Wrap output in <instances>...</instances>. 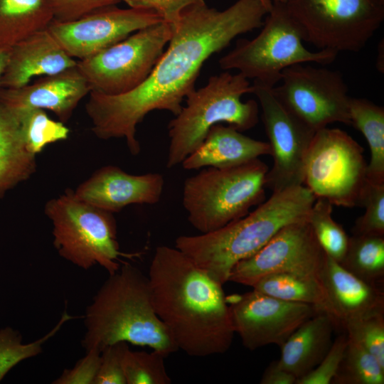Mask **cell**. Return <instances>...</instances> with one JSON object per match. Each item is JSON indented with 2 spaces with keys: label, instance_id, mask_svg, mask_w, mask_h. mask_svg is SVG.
Here are the masks:
<instances>
[{
  "label": "cell",
  "instance_id": "cell-41",
  "mask_svg": "<svg viewBox=\"0 0 384 384\" xmlns=\"http://www.w3.org/2000/svg\"><path fill=\"white\" fill-rule=\"evenodd\" d=\"M9 58V48H0V82Z\"/></svg>",
  "mask_w": 384,
  "mask_h": 384
},
{
  "label": "cell",
  "instance_id": "cell-4",
  "mask_svg": "<svg viewBox=\"0 0 384 384\" xmlns=\"http://www.w3.org/2000/svg\"><path fill=\"white\" fill-rule=\"evenodd\" d=\"M82 317L85 351H102L119 341L148 346L166 357L178 350L155 311L149 278L130 264L109 274Z\"/></svg>",
  "mask_w": 384,
  "mask_h": 384
},
{
  "label": "cell",
  "instance_id": "cell-39",
  "mask_svg": "<svg viewBox=\"0 0 384 384\" xmlns=\"http://www.w3.org/2000/svg\"><path fill=\"white\" fill-rule=\"evenodd\" d=\"M129 7L151 10L159 14L164 21L175 24L187 8L204 4L205 0H122Z\"/></svg>",
  "mask_w": 384,
  "mask_h": 384
},
{
  "label": "cell",
  "instance_id": "cell-9",
  "mask_svg": "<svg viewBox=\"0 0 384 384\" xmlns=\"http://www.w3.org/2000/svg\"><path fill=\"white\" fill-rule=\"evenodd\" d=\"M306 42L317 50L358 52L381 26L384 0H288Z\"/></svg>",
  "mask_w": 384,
  "mask_h": 384
},
{
  "label": "cell",
  "instance_id": "cell-25",
  "mask_svg": "<svg viewBox=\"0 0 384 384\" xmlns=\"http://www.w3.org/2000/svg\"><path fill=\"white\" fill-rule=\"evenodd\" d=\"M351 125L365 137L370 151L368 180L384 183V108L366 98L351 97Z\"/></svg>",
  "mask_w": 384,
  "mask_h": 384
},
{
  "label": "cell",
  "instance_id": "cell-36",
  "mask_svg": "<svg viewBox=\"0 0 384 384\" xmlns=\"http://www.w3.org/2000/svg\"><path fill=\"white\" fill-rule=\"evenodd\" d=\"M128 343L119 341L101 351V361L95 384H127L123 361Z\"/></svg>",
  "mask_w": 384,
  "mask_h": 384
},
{
  "label": "cell",
  "instance_id": "cell-26",
  "mask_svg": "<svg viewBox=\"0 0 384 384\" xmlns=\"http://www.w3.org/2000/svg\"><path fill=\"white\" fill-rule=\"evenodd\" d=\"M252 289L282 300L311 304L334 320L325 289L319 279L277 273L258 280ZM338 329V326H337Z\"/></svg>",
  "mask_w": 384,
  "mask_h": 384
},
{
  "label": "cell",
  "instance_id": "cell-27",
  "mask_svg": "<svg viewBox=\"0 0 384 384\" xmlns=\"http://www.w3.org/2000/svg\"><path fill=\"white\" fill-rule=\"evenodd\" d=\"M339 264L364 282L383 287L384 236L349 237L347 251Z\"/></svg>",
  "mask_w": 384,
  "mask_h": 384
},
{
  "label": "cell",
  "instance_id": "cell-13",
  "mask_svg": "<svg viewBox=\"0 0 384 384\" xmlns=\"http://www.w3.org/2000/svg\"><path fill=\"white\" fill-rule=\"evenodd\" d=\"M326 254L307 220L282 228L258 252L238 262L229 280L252 287L271 274L285 273L319 279Z\"/></svg>",
  "mask_w": 384,
  "mask_h": 384
},
{
  "label": "cell",
  "instance_id": "cell-17",
  "mask_svg": "<svg viewBox=\"0 0 384 384\" xmlns=\"http://www.w3.org/2000/svg\"><path fill=\"white\" fill-rule=\"evenodd\" d=\"M164 186L161 174L134 175L109 165L96 171L72 192L76 198L112 213L132 204L159 203Z\"/></svg>",
  "mask_w": 384,
  "mask_h": 384
},
{
  "label": "cell",
  "instance_id": "cell-29",
  "mask_svg": "<svg viewBox=\"0 0 384 384\" xmlns=\"http://www.w3.org/2000/svg\"><path fill=\"white\" fill-rule=\"evenodd\" d=\"M332 208L333 205L328 200L316 198L308 221L326 255L340 263L347 251L349 236L332 218Z\"/></svg>",
  "mask_w": 384,
  "mask_h": 384
},
{
  "label": "cell",
  "instance_id": "cell-18",
  "mask_svg": "<svg viewBox=\"0 0 384 384\" xmlns=\"http://www.w3.org/2000/svg\"><path fill=\"white\" fill-rule=\"evenodd\" d=\"M90 92L89 85L76 65L43 76L32 84L17 88L0 87V102L14 112L48 110L63 122L70 119L79 102Z\"/></svg>",
  "mask_w": 384,
  "mask_h": 384
},
{
  "label": "cell",
  "instance_id": "cell-16",
  "mask_svg": "<svg viewBox=\"0 0 384 384\" xmlns=\"http://www.w3.org/2000/svg\"><path fill=\"white\" fill-rule=\"evenodd\" d=\"M156 12L110 6L72 21L53 20L48 29L72 58L83 60L121 41L133 33L163 21Z\"/></svg>",
  "mask_w": 384,
  "mask_h": 384
},
{
  "label": "cell",
  "instance_id": "cell-23",
  "mask_svg": "<svg viewBox=\"0 0 384 384\" xmlns=\"http://www.w3.org/2000/svg\"><path fill=\"white\" fill-rule=\"evenodd\" d=\"M35 157L26 148L17 115L0 102V197L34 173Z\"/></svg>",
  "mask_w": 384,
  "mask_h": 384
},
{
  "label": "cell",
  "instance_id": "cell-35",
  "mask_svg": "<svg viewBox=\"0 0 384 384\" xmlns=\"http://www.w3.org/2000/svg\"><path fill=\"white\" fill-rule=\"evenodd\" d=\"M348 343L346 332L338 335L318 366L298 378L296 384H330L339 367Z\"/></svg>",
  "mask_w": 384,
  "mask_h": 384
},
{
  "label": "cell",
  "instance_id": "cell-33",
  "mask_svg": "<svg viewBox=\"0 0 384 384\" xmlns=\"http://www.w3.org/2000/svg\"><path fill=\"white\" fill-rule=\"evenodd\" d=\"M343 329L384 366V312L346 321Z\"/></svg>",
  "mask_w": 384,
  "mask_h": 384
},
{
  "label": "cell",
  "instance_id": "cell-3",
  "mask_svg": "<svg viewBox=\"0 0 384 384\" xmlns=\"http://www.w3.org/2000/svg\"><path fill=\"white\" fill-rule=\"evenodd\" d=\"M315 200L304 185L272 193L255 210L218 230L178 236L175 247L223 285L238 262L258 252L282 228L307 220Z\"/></svg>",
  "mask_w": 384,
  "mask_h": 384
},
{
  "label": "cell",
  "instance_id": "cell-22",
  "mask_svg": "<svg viewBox=\"0 0 384 384\" xmlns=\"http://www.w3.org/2000/svg\"><path fill=\"white\" fill-rule=\"evenodd\" d=\"M336 329L334 321L328 314H316L298 327L280 347L278 365L297 380L306 375L330 349Z\"/></svg>",
  "mask_w": 384,
  "mask_h": 384
},
{
  "label": "cell",
  "instance_id": "cell-31",
  "mask_svg": "<svg viewBox=\"0 0 384 384\" xmlns=\"http://www.w3.org/2000/svg\"><path fill=\"white\" fill-rule=\"evenodd\" d=\"M14 113L19 119L26 148L35 155L48 144L68 137L69 129L62 122L50 119L43 110L30 109Z\"/></svg>",
  "mask_w": 384,
  "mask_h": 384
},
{
  "label": "cell",
  "instance_id": "cell-43",
  "mask_svg": "<svg viewBox=\"0 0 384 384\" xmlns=\"http://www.w3.org/2000/svg\"><path fill=\"white\" fill-rule=\"evenodd\" d=\"M381 55L383 56V41L380 42V43H379L378 55L377 62H376L377 68L380 70V72L383 73V70H384V68H383V67L382 66V65L380 63Z\"/></svg>",
  "mask_w": 384,
  "mask_h": 384
},
{
  "label": "cell",
  "instance_id": "cell-34",
  "mask_svg": "<svg viewBox=\"0 0 384 384\" xmlns=\"http://www.w3.org/2000/svg\"><path fill=\"white\" fill-rule=\"evenodd\" d=\"M361 206L366 210L356 220L353 235L384 236V183L367 181Z\"/></svg>",
  "mask_w": 384,
  "mask_h": 384
},
{
  "label": "cell",
  "instance_id": "cell-19",
  "mask_svg": "<svg viewBox=\"0 0 384 384\" xmlns=\"http://www.w3.org/2000/svg\"><path fill=\"white\" fill-rule=\"evenodd\" d=\"M70 56L47 28L32 33L9 48L0 87L17 88L36 76L54 75L73 68Z\"/></svg>",
  "mask_w": 384,
  "mask_h": 384
},
{
  "label": "cell",
  "instance_id": "cell-28",
  "mask_svg": "<svg viewBox=\"0 0 384 384\" xmlns=\"http://www.w3.org/2000/svg\"><path fill=\"white\" fill-rule=\"evenodd\" d=\"M332 384H383L384 366L358 343H348Z\"/></svg>",
  "mask_w": 384,
  "mask_h": 384
},
{
  "label": "cell",
  "instance_id": "cell-6",
  "mask_svg": "<svg viewBox=\"0 0 384 384\" xmlns=\"http://www.w3.org/2000/svg\"><path fill=\"white\" fill-rule=\"evenodd\" d=\"M268 170L257 158L230 167H207L187 178L182 203L188 222L207 233L245 216L265 200Z\"/></svg>",
  "mask_w": 384,
  "mask_h": 384
},
{
  "label": "cell",
  "instance_id": "cell-30",
  "mask_svg": "<svg viewBox=\"0 0 384 384\" xmlns=\"http://www.w3.org/2000/svg\"><path fill=\"white\" fill-rule=\"evenodd\" d=\"M65 311L58 324L48 334L34 341L24 343L21 333L11 326L0 329V381L17 364L35 357L43 351L44 343L72 319Z\"/></svg>",
  "mask_w": 384,
  "mask_h": 384
},
{
  "label": "cell",
  "instance_id": "cell-7",
  "mask_svg": "<svg viewBox=\"0 0 384 384\" xmlns=\"http://www.w3.org/2000/svg\"><path fill=\"white\" fill-rule=\"evenodd\" d=\"M261 27L254 38L238 40L234 48L220 58L221 69L237 70L247 79L273 87L284 69L300 63L326 65L338 54L329 50L307 49L302 31L285 3H273Z\"/></svg>",
  "mask_w": 384,
  "mask_h": 384
},
{
  "label": "cell",
  "instance_id": "cell-5",
  "mask_svg": "<svg viewBox=\"0 0 384 384\" xmlns=\"http://www.w3.org/2000/svg\"><path fill=\"white\" fill-rule=\"evenodd\" d=\"M253 87L241 73L225 70L211 76L207 84L186 97V105L168 124L170 138L166 167L181 164L202 144L210 129L227 123L240 132L258 122V103L242 97L252 93Z\"/></svg>",
  "mask_w": 384,
  "mask_h": 384
},
{
  "label": "cell",
  "instance_id": "cell-14",
  "mask_svg": "<svg viewBox=\"0 0 384 384\" xmlns=\"http://www.w3.org/2000/svg\"><path fill=\"white\" fill-rule=\"evenodd\" d=\"M252 87L262 110L273 159L272 167L266 176L265 188L274 193L303 185L305 161L316 132L282 105L272 87L257 81Z\"/></svg>",
  "mask_w": 384,
  "mask_h": 384
},
{
  "label": "cell",
  "instance_id": "cell-21",
  "mask_svg": "<svg viewBox=\"0 0 384 384\" xmlns=\"http://www.w3.org/2000/svg\"><path fill=\"white\" fill-rule=\"evenodd\" d=\"M270 154L268 142L245 136L230 125L217 124L210 129L199 147L181 164L188 171L204 167H230Z\"/></svg>",
  "mask_w": 384,
  "mask_h": 384
},
{
  "label": "cell",
  "instance_id": "cell-42",
  "mask_svg": "<svg viewBox=\"0 0 384 384\" xmlns=\"http://www.w3.org/2000/svg\"><path fill=\"white\" fill-rule=\"evenodd\" d=\"M260 3L265 9L267 10V13L272 9L273 3L280 2V3H287L288 0H256Z\"/></svg>",
  "mask_w": 384,
  "mask_h": 384
},
{
  "label": "cell",
  "instance_id": "cell-40",
  "mask_svg": "<svg viewBox=\"0 0 384 384\" xmlns=\"http://www.w3.org/2000/svg\"><path fill=\"white\" fill-rule=\"evenodd\" d=\"M297 378L282 368L277 361H272L264 371L260 383L261 384H296Z\"/></svg>",
  "mask_w": 384,
  "mask_h": 384
},
{
  "label": "cell",
  "instance_id": "cell-12",
  "mask_svg": "<svg viewBox=\"0 0 384 384\" xmlns=\"http://www.w3.org/2000/svg\"><path fill=\"white\" fill-rule=\"evenodd\" d=\"M272 91L294 116L316 132L335 122L351 125L348 87L342 74L311 63L284 69Z\"/></svg>",
  "mask_w": 384,
  "mask_h": 384
},
{
  "label": "cell",
  "instance_id": "cell-11",
  "mask_svg": "<svg viewBox=\"0 0 384 384\" xmlns=\"http://www.w3.org/2000/svg\"><path fill=\"white\" fill-rule=\"evenodd\" d=\"M172 31L173 24L164 21L152 24L90 58L78 60L77 67L90 91L107 95L127 92L149 75Z\"/></svg>",
  "mask_w": 384,
  "mask_h": 384
},
{
  "label": "cell",
  "instance_id": "cell-37",
  "mask_svg": "<svg viewBox=\"0 0 384 384\" xmlns=\"http://www.w3.org/2000/svg\"><path fill=\"white\" fill-rule=\"evenodd\" d=\"M120 1L122 0H48L53 20L62 22L75 21Z\"/></svg>",
  "mask_w": 384,
  "mask_h": 384
},
{
  "label": "cell",
  "instance_id": "cell-32",
  "mask_svg": "<svg viewBox=\"0 0 384 384\" xmlns=\"http://www.w3.org/2000/svg\"><path fill=\"white\" fill-rule=\"evenodd\" d=\"M165 358L164 354L154 350L147 353L132 351L129 348L123 361L127 384L171 383L164 365Z\"/></svg>",
  "mask_w": 384,
  "mask_h": 384
},
{
  "label": "cell",
  "instance_id": "cell-38",
  "mask_svg": "<svg viewBox=\"0 0 384 384\" xmlns=\"http://www.w3.org/2000/svg\"><path fill=\"white\" fill-rule=\"evenodd\" d=\"M101 361V351L97 348L86 351L85 356L70 369H65L53 384H95Z\"/></svg>",
  "mask_w": 384,
  "mask_h": 384
},
{
  "label": "cell",
  "instance_id": "cell-8",
  "mask_svg": "<svg viewBox=\"0 0 384 384\" xmlns=\"http://www.w3.org/2000/svg\"><path fill=\"white\" fill-rule=\"evenodd\" d=\"M45 213L58 254L80 268L99 265L110 274L121 267V257H134L120 251L112 213L76 198L72 191L50 200Z\"/></svg>",
  "mask_w": 384,
  "mask_h": 384
},
{
  "label": "cell",
  "instance_id": "cell-10",
  "mask_svg": "<svg viewBox=\"0 0 384 384\" xmlns=\"http://www.w3.org/2000/svg\"><path fill=\"white\" fill-rule=\"evenodd\" d=\"M363 149L346 132L325 127L316 131L304 165V183L315 196L333 206H361L367 183Z\"/></svg>",
  "mask_w": 384,
  "mask_h": 384
},
{
  "label": "cell",
  "instance_id": "cell-2",
  "mask_svg": "<svg viewBox=\"0 0 384 384\" xmlns=\"http://www.w3.org/2000/svg\"><path fill=\"white\" fill-rule=\"evenodd\" d=\"M148 278L155 311L178 350L205 357L230 348L235 331L221 284L166 245L156 248Z\"/></svg>",
  "mask_w": 384,
  "mask_h": 384
},
{
  "label": "cell",
  "instance_id": "cell-1",
  "mask_svg": "<svg viewBox=\"0 0 384 384\" xmlns=\"http://www.w3.org/2000/svg\"><path fill=\"white\" fill-rule=\"evenodd\" d=\"M267 14L256 0H238L223 11L206 4L186 9L173 24L167 49L142 84L117 95L90 92L85 109L94 134L102 139L124 138L137 155V127L145 116L154 110L177 115L207 59L235 37L261 28Z\"/></svg>",
  "mask_w": 384,
  "mask_h": 384
},
{
  "label": "cell",
  "instance_id": "cell-15",
  "mask_svg": "<svg viewBox=\"0 0 384 384\" xmlns=\"http://www.w3.org/2000/svg\"><path fill=\"white\" fill-rule=\"evenodd\" d=\"M226 301L235 333L252 351L270 344L281 347L304 322L320 313L311 304L282 300L254 289L226 296Z\"/></svg>",
  "mask_w": 384,
  "mask_h": 384
},
{
  "label": "cell",
  "instance_id": "cell-24",
  "mask_svg": "<svg viewBox=\"0 0 384 384\" xmlns=\"http://www.w3.org/2000/svg\"><path fill=\"white\" fill-rule=\"evenodd\" d=\"M53 20L48 0H0V48H10Z\"/></svg>",
  "mask_w": 384,
  "mask_h": 384
},
{
  "label": "cell",
  "instance_id": "cell-20",
  "mask_svg": "<svg viewBox=\"0 0 384 384\" xmlns=\"http://www.w3.org/2000/svg\"><path fill=\"white\" fill-rule=\"evenodd\" d=\"M320 280L338 329L350 320L384 312L383 287L364 282L328 256Z\"/></svg>",
  "mask_w": 384,
  "mask_h": 384
}]
</instances>
